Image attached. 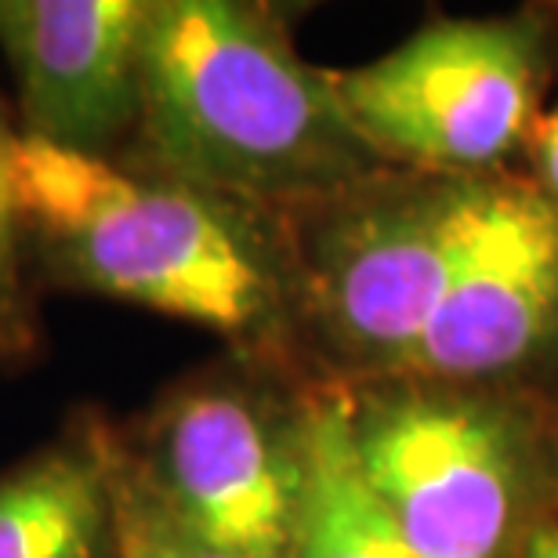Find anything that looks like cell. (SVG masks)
<instances>
[{
    "label": "cell",
    "instance_id": "cell-11",
    "mask_svg": "<svg viewBox=\"0 0 558 558\" xmlns=\"http://www.w3.org/2000/svg\"><path fill=\"white\" fill-rule=\"evenodd\" d=\"M19 128L0 102V371H22L40 355L44 327L37 308V276L29 269L26 240L11 199V149Z\"/></svg>",
    "mask_w": 558,
    "mask_h": 558
},
{
    "label": "cell",
    "instance_id": "cell-13",
    "mask_svg": "<svg viewBox=\"0 0 558 558\" xmlns=\"http://www.w3.org/2000/svg\"><path fill=\"white\" fill-rule=\"evenodd\" d=\"M533 167H537L541 193L558 207V109L533 128Z\"/></svg>",
    "mask_w": 558,
    "mask_h": 558
},
{
    "label": "cell",
    "instance_id": "cell-4",
    "mask_svg": "<svg viewBox=\"0 0 558 558\" xmlns=\"http://www.w3.org/2000/svg\"><path fill=\"white\" fill-rule=\"evenodd\" d=\"M120 450L167 515L232 558H287L305 497V396L229 366L171 388Z\"/></svg>",
    "mask_w": 558,
    "mask_h": 558
},
{
    "label": "cell",
    "instance_id": "cell-7",
    "mask_svg": "<svg viewBox=\"0 0 558 558\" xmlns=\"http://www.w3.org/2000/svg\"><path fill=\"white\" fill-rule=\"evenodd\" d=\"M558 344V207L541 189L483 182L475 226L428 333L399 377L475 385Z\"/></svg>",
    "mask_w": 558,
    "mask_h": 558
},
{
    "label": "cell",
    "instance_id": "cell-2",
    "mask_svg": "<svg viewBox=\"0 0 558 558\" xmlns=\"http://www.w3.org/2000/svg\"><path fill=\"white\" fill-rule=\"evenodd\" d=\"M11 199L37 287L163 312L269 349L294 305L272 215L113 156L19 135Z\"/></svg>",
    "mask_w": 558,
    "mask_h": 558
},
{
    "label": "cell",
    "instance_id": "cell-1",
    "mask_svg": "<svg viewBox=\"0 0 558 558\" xmlns=\"http://www.w3.org/2000/svg\"><path fill=\"white\" fill-rule=\"evenodd\" d=\"M120 160L287 218L360 193L381 156L276 11L149 0L138 131Z\"/></svg>",
    "mask_w": 558,
    "mask_h": 558
},
{
    "label": "cell",
    "instance_id": "cell-14",
    "mask_svg": "<svg viewBox=\"0 0 558 558\" xmlns=\"http://www.w3.org/2000/svg\"><path fill=\"white\" fill-rule=\"evenodd\" d=\"M515 558H558V526L530 530Z\"/></svg>",
    "mask_w": 558,
    "mask_h": 558
},
{
    "label": "cell",
    "instance_id": "cell-3",
    "mask_svg": "<svg viewBox=\"0 0 558 558\" xmlns=\"http://www.w3.org/2000/svg\"><path fill=\"white\" fill-rule=\"evenodd\" d=\"M355 464L417 558H515L530 497L522 417L494 399L396 377L344 392Z\"/></svg>",
    "mask_w": 558,
    "mask_h": 558
},
{
    "label": "cell",
    "instance_id": "cell-6",
    "mask_svg": "<svg viewBox=\"0 0 558 558\" xmlns=\"http://www.w3.org/2000/svg\"><path fill=\"white\" fill-rule=\"evenodd\" d=\"M544 40L526 19L435 22L396 51L330 73L338 102L381 156L450 178L511 156L537 128Z\"/></svg>",
    "mask_w": 558,
    "mask_h": 558
},
{
    "label": "cell",
    "instance_id": "cell-12",
    "mask_svg": "<svg viewBox=\"0 0 558 558\" xmlns=\"http://www.w3.org/2000/svg\"><path fill=\"white\" fill-rule=\"evenodd\" d=\"M117 558H232L193 537L156 505L138 483L120 450V508H117Z\"/></svg>",
    "mask_w": 558,
    "mask_h": 558
},
{
    "label": "cell",
    "instance_id": "cell-10",
    "mask_svg": "<svg viewBox=\"0 0 558 558\" xmlns=\"http://www.w3.org/2000/svg\"><path fill=\"white\" fill-rule=\"evenodd\" d=\"M287 558H417L355 464L333 388L305 396V497Z\"/></svg>",
    "mask_w": 558,
    "mask_h": 558
},
{
    "label": "cell",
    "instance_id": "cell-9",
    "mask_svg": "<svg viewBox=\"0 0 558 558\" xmlns=\"http://www.w3.org/2000/svg\"><path fill=\"white\" fill-rule=\"evenodd\" d=\"M120 432L84 407L0 468V558H117Z\"/></svg>",
    "mask_w": 558,
    "mask_h": 558
},
{
    "label": "cell",
    "instance_id": "cell-5",
    "mask_svg": "<svg viewBox=\"0 0 558 558\" xmlns=\"http://www.w3.org/2000/svg\"><path fill=\"white\" fill-rule=\"evenodd\" d=\"M483 182L442 178L301 210L316 226L290 254V283L333 349L392 377L407 371L461 265Z\"/></svg>",
    "mask_w": 558,
    "mask_h": 558
},
{
    "label": "cell",
    "instance_id": "cell-8",
    "mask_svg": "<svg viewBox=\"0 0 558 558\" xmlns=\"http://www.w3.org/2000/svg\"><path fill=\"white\" fill-rule=\"evenodd\" d=\"M149 0H0L19 135L120 156L138 131Z\"/></svg>",
    "mask_w": 558,
    "mask_h": 558
}]
</instances>
